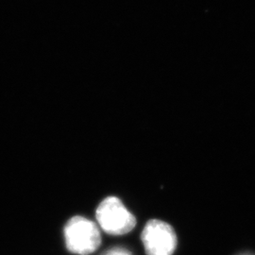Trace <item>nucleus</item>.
<instances>
[{
	"label": "nucleus",
	"mask_w": 255,
	"mask_h": 255,
	"mask_svg": "<svg viewBox=\"0 0 255 255\" xmlns=\"http://www.w3.org/2000/svg\"><path fill=\"white\" fill-rule=\"evenodd\" d=\"M141 238L147 255H172L177 247L173 228L158 219L146 223Z\"/></svg>",
	"instance_id": "nucleus-3"
},
{
	"label": "nucleus",
	"mask_w": 255,
	"mask_h": 255,
	"mask_svg": "<svg viewBox=\"0 0 255 255\" xmlns=\"http://www.w3.org/2000/svg\"><path fill=\"white\" fill-rule=\"evenodd\" d=\"M132 255L128 250L124 248H113L109 251L105 252L103 255Z\"/></svg>",
	"instance_id": "nucleus-4"
},
{
	"label": "nucleus",
	"mask_w": 255,
	"mask_h": 255,
	"mask_svg": "<svg viewBox=\"0 0 255 255\" xmlns=\"http://www.w3.org/2000/svg\"><path fill=\"white\" fill-rule=\"evenodd\" d=\"M64 235L66 248L74 255H90L101 246L100 228L95 222L83 217L70 219L64 227Z\"/></svg>",
	"instance_id": "nucleus-1"
},
{
	"label": "nucleus",
	"mask_w": 255,
	"mask_h": 255,
	"mask_svg": "<svg viewBox=\"0 0 255 255\" xmlns=\"http://www.w3.org/2000/svg\"><path fill=\"white\" fill-rule=\"evenodd\" d=\"M96 217L100 227L112 236L126 235L136 225L134 216L116 197H108L101 201Z\"/></svg>",
	"instance_id": "nucleus-2"
},
{
	"label": "nucleus",
	"mask_w": 255,
	"mask_h": 255,
	"mask_svg": "<svg viewBox=\"0 0 255 255\" xmlns=\"http://www.w3.org/2000/svg\"></svg>",
	"instance_id": "nucleus-5"
}]
</instances>
